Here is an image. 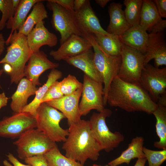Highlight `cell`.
Wrapping results in <instances>:
<instances>
[{
    "label": "cell",
    "instance_id": "obj_8",
    "mask_svg": "<svg viewBox=\"0 0 166 166\" xmlns=\"http://www.w3.org/2000/svg\"><path fill=\"white\" fill-rule=\"evenodd\" d=\"M121 56V62L117 77L125 81L140 85L139 81L144 66V55L124 44Z\"/></svg>",
    "mask_w": 166,
    "mask_h": 166
},
{
    "label": "cell",
    "instance_id": "obj_48",
    "mask_svg": "<svg viewBox=\"0 0 166 166\" xmlns=\"http://www.w3.org/2000/svg\"><path fill=\"white\" fill-rule=\"evenodd\" d=\"M13 7L16 10L20 3V0H12Z\"/></svg>",
    "mask_w": 166,
    "mask_h": 166
},
{
    "label": "cell",
    "instance_id": "obj_5",
    "mask_svg": "<svg viewBox=\"0 0 166 166\" xmlns=\"http://www.w3.org/2000/svg\"><path fill=\"white\" fill-rule=\"evenodd\" d=\"M82 37L91 43L93 52V61L95 67L103 81V101L107 104L106 97L111 84L117 76L121 62V56H111L104 53L97 44L91 34H86Z\"/></svg>",
    "mask_w": 166,
    "mask_h": 166
},
{
    "label": "cell",
    "instance_id": "obj_37",
    "mask_svg": "<svg viewBox=\"0 0 166 166\" xmlns=\"http://www.w3.org/2000/svg\"><path fill=\"white\" fill-rule=\"evenodd\" d=\"M6 156L9 161L6 160H4L3 161L4 166H31L22 164L11 153L9 152Z\"/></svg>",
    "mask_w": 166,
    "mask_h": 166
},
{
    "label": "cell",
    "instance_id": "obj_4",
    "mask_svg": "<svg viewBox=\"0 0 166 166\" xmlns=\"http://www.w3.org/2000/svg\"><path fill=\"white\" fill-rule=\"evenodd\" d=\"M38 129L54 142H65L68 134L60 122L66 118L61 112L45 102L41 103L37 108L35 116Z\"/></svg>",
    "mask_w": 166,
    "mask_h": 166
},
{
    "label": "cell",
    "instance_id": "obj_23",
    "mask_svg": "<svg viewBox=\"0 0 166 166\" xmlns=\"http://www.w3.org/2000/svg\"><path fill=\"white\" fill-rule=\"evenodd\" d=\"M144 139L141 136L133 138L128 144L127 148L115 159L109 162L110 166H118L124 163L128 164L135 158H145L143 149Z\"/></svg>",
    "mask_w": 166,
    "mask_h": 166
},
{
    "label": "cell",
    "instance_id": "obj_1",
    "mask_svg": "<svg viewBox=\"0 0 166 166\" xmlns=\"http://www.w3.org/2000/svg\"><path fill=\"white\" fill-rule=\"evenodd\" d=\"M106 101L110 106L128 112L141 111L152 114L157 106L140 85L125 81L117 76L111 84Z\"/></svg>",
    "mask_w": 166,
    "mask_h": 166
},
{
    "label": "cell",
    "instance_id": "obj_3",
    "mask_svg": "<svg viewBox=\"0 0 166 166\" xmlns=\"http://www.w3.org/2000/svg\"><path fill=\"white\" fill-rule=\"evenodd\" d=\"M6 44H10L7 48L5 57L0 61V64L10 65L12 71L10 75L11 84H18L24 77L26 64L32 52L28 46L26 36L15 30L9 36Z\"/></svg>",
    "mask_w": 166,
    "mask_h": 166
},
{
    "label": "cell",
    "instance_id": "obj_28",
    "mask_svg": "<svg viewBox=\"0 0 166 166\" xmlns=\"http://www.w3.org/2000/svg\"><path fill=\"white\" fill-rule=\"evenodd\" d=\"M162 18L160 16L153 1L143 0L139 25L148 32Z\"/></svg>",
    "mask_w": 166,
    "mask_h": 166
},
{
    "label": "cell",
    "instance_id": "obj_40",
    "mask_svg": "<svg viewBox=\"0 0 166 166\" xmlns=\"http://www.w3.org/2000/svg\"><path fill=\"white\" fill-rule=\"evenodd\" d=\"M63 7L71 11H74L73 9L74 0H50Z\"/></svg>",
    "mask_w": 166,
    "mask_h": 166
},
{
    "label": "cell",
    "instance_id": "obj_6",
    "mask_svg": "<svg viewBox=\"0 0 166 166\" xmlns=\"http://www.w3.org/2000/svg\"><path fill=\"white\" fill-rule=\"evenodd\" d=\"M112 112L105 108L101 112L94 113L89 121L91 134L101 147L107 152L117 147L124 140V135L119 132L110 131L106 122V119L110 117Z\"/></svg>",
    "mask_w": 166,
    "mask_h": 166
},
{
    "label": "cell",
    "instance_id": "obj_27",
    "mask_svg": "<svg viewBox=\"0 0 166 166\" xmlns=\"http://www.w3.org/2000/svg\"><path fill=\"white\" fill-rule=\"evenodd\" d=\"M42 0L33 6L30 14L27 17L18 32L27 36L38 22L48 18V13Z\"/></svg>",
    "mask_w": 166,
    "mask_h": 166
},
{
    "label": "cell",
    "instance_id": "obj_17",
    "mask_svg": "<svg viewBox=\"0 0 166 166\" xmlns=\"http://www.w3.org/2000/svg\"><path fill=\"white\" fill-rule=\"evenodd\" d=\"M145 56L144 65L152 59L155 66L166 65V42L163 32L157 34L148 33V39Z\"/></svg>",
    "mask_w": 166,
    "mask_h": 166
},
{
    "label": "cell",
    "instance_id": "obj_38",
    "mask_svg": "<svg viewBox=\"0 0 166 166\" xmlns=\"http://www.w3.org/2000/svg\"><path fill=\"white\" fill-rule=\"evenodd\" d=\"M154 2L157 11L162 18H166V0H154L153 1Z\"/></svg>",
    "mask_w": 166,
    "mask_h": 166
},
{
    "label": "cell",
    "instance_id": "obj_46",
    "mask_svg": "<svg viewBox=\"0 0 166 166\" xmlns=\"http://www.w3.org/2000/svg\"><path fill=\"white\" fill-rule=\"evenodd\" d=\"M146 161V158L138 159L134 166H145Z\"/></svg>",
    "mask_w": 166,
    "mask_h": 166
},
{
    "label": "cell",
    "instance_id": "obj_16",
    "mask_svg": "<svg viewBox=\"0 0 166 166\" xmlns=\"http://www.w3.org/2000/svg\"><path fill=\"white\" fill-rule=\"evenodd\" d=\"M92 48L90 42L81 36L73 35L56 50H52L49 55L55 60L60 61L83 54Z\"/></svg>",
    "mask_w": 166,
    "mask_h": 166
},
{
    "label": "cell",
    "instance_id": "obj_29",
    "mask_svg": "<svg viewBox=\"0 0 166 166\" xmlns=\"http://www.w3.org/2000/svg\"><path fill=\"white\" fill-rule=\"evenodd\" d=\"M157 104V108L152 114L156 119V131L159 140L155 142L153 145L157 148L166 149V107Z\"/></svg>",
    "mask_w": 166,
    "mask_h": 166
},
{
    "label": "cell",
    "instance_id": "obj_13",
    "mask_svg": "<svg viewBox=\"0 0 166 166\" xmlns=\"http://www.w3.org/2000/svg\"><path fill=\"white\" fill-rule=\"evenodd\" d=\"M82 89H79L72 94L45 103L62 113L67 119L69 126L81 119L79 105Z\"/></svg>",
    "mask_w": 166,
    "mask_h": 166
},
{
    "label": "cell",
    "instance_id": "obj_20",
    "mask_svg": "<svg viewBox=\"0 0 166 166\" xmlns=\"http://www.w3.org/2000/svg\"><path fill=\"white\" fill-rule=\"evenodd\" d=\"M120 37L124 45L145 54L148 33L139 25L131 26Z\"/></svg>",
    "mask_w": 166,
    "mask_h": 166
},
{
    "label": "cell",
    "instance_id": "obj_51",
    "mask_svg": "<svg viewBox=\"0 0 166 166\" xmlns=\"http://www.w3.org/2000/svg\"><path fill=\"white\" fill-rule=\"evenodd\" d=\"M0 13H1V12H0Z\"/></svg>",
    "mask_w": 166,
    "mask_h": 166
},
{
    "label": "cell",
    "instance_id": "obj_19",
    "mask_svg": "<svg viewBox=\"0 0 166 166\" xmlns=\"http://www.w3.org/2000/svg\"><path fill=\"white\" fill-rule=\"evenodd\" d=\"M38 89L26 78H23L20 81L16 91L11 97L10 108L14 113L22 112L28 105L29 97L35 95Z\"/></svg>",
    "mask_w": 166,
    "mask_h": 166
},
{
    "label": "cell",
    "instance_id": "obj_21",
    "mask_svg": "<svg viewBox=\"0 0 166 166\" xmlns=\"http://www.w3.org/2000/svg\"><path fill=\"white\" fill-rule=\"evenodd\" d=\"M122 5L113 2L109 6L110 21L106 31L109 34L120 36L131 27L126 19Z\"/></svg>",
    "mask_w": 166,
    "mask_h": 166
},
{
    "label": "cell",
    "instance_id": "obj_50",
    "mask_svg": "<svg viewBox=\"0 0 166 166\" xmlns=\"http://www.w3.org/2000/svg\"><path fill=\"white\" fill-rule=\"evenodd\" d=\"M93 166H110V165H106L105 166H102V165H97V164H94L93 165Z\"/></svg>",
    "mask_w": 166,
    "mask_h": 166
},
{
    "label": "cell",
    "instance_id": "obj_44",
    "mask_svg": "<svg viewBox=\"0 0 166 166\" xmlns=\"http://www.w3.org/2000/svg\"><path fill=\"white\" fill-rule=\"evenodd\" d=\"M156 103L166 107V93L162 95L159 97Z\"/></svg>",
    "mask_w": 166,
    "mask_h": 166
},
{
    "label": "cell",
    "instance_id": "obj_35",
    "mask_svg": "<svg viewBox=\"0 0 166 166\" xmlns=\"http://www.w3.org/2000/svg\"><path fill=\"white\" fill-rule=\"evenodd\" d=\"M64 95L61 92L59 82L56 81L49 88L41 100V103L59 98Z\"/></svg>",
    "mask_w": 166,
    "mask_h": 166
},
{
    "label": "cell",
    "instance_id": "obj_49",
    "mask_svg": "<svg viewBox=\"0 0 166 166\" xmlns=\"http://www.w3.org/2000/svg\"><path fill=\"white\" fill-rule=\"evenodd\" d=\"M4 72L3 69H0V77L2 75L3 73V72ZM0 88H1L2 87L0 84Z\"/></svg>",
    "mask_w": 166,
    "mask_h": 166
},
{
    "label": "cell",
    "instance_id": "obj_36",
    "mask_svg": "<svg viewBox=\"0 0 166 166\" xmlns=\"http://www.w3.org/2000/svg\"><path fill=\"white\" fill-rule=\"evenodd\" d=\"M25 163L31 166H48L44 155H40L26 159Z\"/></svg>",
    "mask_w": 166,
    "mask_h": 166
},
{
    "label": "cell",
    "instance_id": "obj_47",
    "mask_svg": "<svg viewBox=\"0 0 166 166\" xmlns=\"http://www.w3.org/2000/svg\"><path fill=\"white\" fill-rule=\"evenodd\" d=\"M110 1V0H96L95 2L100 7L104 8Z\"/></svg>",
    "mask_w": 166,
    "mask_h": 166
},
{
    "label": "cell",
    "instance_id": "obj_30",
    "mask_svg": "<svg viewBox=\"0 0 166 166\" xmlns=\"http://www.w3.org/2000/svg\"><path fill=\"white\" fill-rule=\"evenodd\" d=\"M44 155L48 166H84L79 162L63 155L57 144Z\"/></svg>",
    "mask_w": 166,
    "mask_h": 166
},
{
    "label": "cell",
    "instance_id": "obj_14",
    "mask_svg": "<svg viewBox=\"0 0 166 166\" xmlns=\"http://www.w3.org/2000/svg\"><path fill=\"white\" fill-rule=\"evenodd\" d=\"M24 70V75L35 86H39L40 76L45 71L57 68L59 64L49 60L47 55L42 51L32 53Z\"/></svg>",
    "mask_w": 166,
    "mask_h": 166
},
{
    "label": "cell",
    "instance_id": "obj_11",
    "mask_svg": "<svg viewBox=\"0 0 166 166\" xmlns=\"http://www.w3.org/2000/svg\"><path fill=\"white\" fill-rule=\"evenodd\" d=\"M139 83L156 103L159 97L166 93V67L157 68L148 63L144 65Z\"/></svg>",
    "mask_w": 166,
    "mask_h": 166
},
{
    "label": "cell",
    "instance_id": "obj_24",
    "mask_svg": "<svg viewBox=\"0 0 166 166\" xmlns=\"http://www.w3.org/2000/svg\"><path fill=\"white\" fill-rule=\"evenodd\" d=\"M98 46L105 54L111 56H120L124 44L120 36L110 34H91Z\"/></svg>",
    "mask_w": 166,
    "mask_h": 166
},
{
    "label": "cell",
    "instance_id": "obj_12",
    "mask_svg": "<svg viewBox=\"0 0 166 166\" xmlns=\"http://www.w3.org/2000/svg\"><path fill=\"white\" fill-rule=\"evenodd\" d=\"M35 117L25 112L15 113L0 121V137L18 138L27 131L36 128Z\"/></svg>",
    "mask_w": 166,
    "mask_h": 166
},
{
    "label": "cell",
    "instance_id": "obj_9",
    "mask_svg": "<svg viewBox=\"0 0 166 166\" xmlns=\"http://www.w3.org/2000/svg\"><path fill=\"white\" fill-rule=\"evenodd\" d=\"M82 84L81 98L79 105L81 116H86L93 109L98 112L102 111L105 108L103 83L84 74Z\"/></svg>",
    "mask_w": 166,
    "mask_h": 166
},
{
    "label": "cell",
    "instance_id": "obj_41",
    "mask_svg": "<svg viewBox=\"0 0 166 166\" xmlns=\"http://www.w3.org/2000/svg\"><path fill=\"white\" fill-rule=\"evenodd\" d=\"M86 0H75L73 2V9L74 11L79 10L83 6Z\"/></svg>",
    "mask_w": 166,
    "mask_h": 166
},
{
    "label": "cell",
    "instance_id": "obj_15",
    "mask_svg": "<svg viewBox=\"0 0 166 166\" xmlns=\"http://www.w3.org/2000/svg\"><path fill=\"white\" fill-rule=\"evenodd\" d=\"M74 17L81 36L84 34L89 33L110 34L101 27L89 0H86L81 8L74 11Z\"/></svg>",
    "mask_w": 166,
    "mask_h": 166
},
{
    "label": "cell",
    "instance_id": "obj_7",
    "mask_svg": "<svg viewBox=\"0 0 166 166\" xmlns=\"http://www.w3.org/2000/svg\"><path fill=\"white\" fill-rule=\"evenodd\" d=\"M19 158L22 160L44 155L56 145L55 142L37 128L29 129L13 142Z\"/></svg>",
    "mask_w": 166,
    "mask_h": 166
},
{
    "label": "cell",
    "instance_id": "obj_26",
    "mask_svg": "<svg viewBox=\"0 0 166 166\" xmlns=\"http://www.w3.org/2000/svg\"><path fill=\"white\" fill-rule=\"evenodd\" d=\"M41 0H21L15 11L13 17L8 21L6 26L8 29H11L9 36L14 31L18 30L25 22L31 9L37 2Z\"/></svg>",
    "mask_w": 166,
    "mask_h": 166
},
{
    "label": "cell",
    "instance_id": "obj_18",
    "mask_svg": "<svg viewBox=\"0 0 166 166\" xmlns=\"http://www.w3.org/2000/svg\"><path fill=\"white\" fill-rule=\"evenodd\" d=\"M26 37L28 46L32 52L39 51L44 45L54 46L58 42L56 35L45 27L43 21L37 24Z\"/></svg>",
    "mask_w": 166,
    "mask_h": 166
},
{
    "label": "cell",
    "instance_id": "obj_22",
    "mask_svg": "<svg viewBox=\"0 0 166 166\" xmlns=\"http://www.w3.org/2000/svg\"><path fill=\"white\" fill-rule=\"evenodd\" d=\"M64 60L69 65L80 69L84 74L92 79L103 83L102 79L94 64L92 49L83 54Z\"/></svg>",
    "mask_w": 166,
    "mask_h": 166
},
{
    "label": "cell",
    "instance_id": "obj_39",
    "mask_svg": "<svg viewBox=\"0 0 166 166\" xmlns=\"http://www.w3.org/2000/svg\"><path fill=\"white\" fill-rule=\"evenodd\" d=\"M166 27V20L161 19L149 31V34H155L162 32Z\"/></svg>",
    "mask_w": 166,
    "mask_h": 166
},
{
    "label": "cell",
    "instance_id": "obj_45",
    "mask_svg": "<svg viewBox=\"0 0 166 166\" xmlns=\"http://www.w3.org/2000/svg\"><path fill=\"white\" fill-rule=\"evenodd\" d=\"M3 69L4 72L9 75H10L12 71L11 66L7 63L4 64Z\"/></svg>",
    "mask_w": 166,
    "mask_h": 166
},
{
    "label": "cell",
    "instance_id": "obj_42",
    "mask_svg": "<svg viewBox=\"0 0 166 166\" xmlns=\"http://www.w3.org/2000/svg\"><path fill=\"white\" fill-rule=\"evenodd\" d=\"M8 99L5 93H0V109L2 108L7 105Z\"/></svg>",
    "mask_w": 166,
    "mask_h": 166
},
{
    "label": "cell",
    "instance_id": "obj_32",
    "mask_svg": "<svg viewBox=\"0 0 166 166\" xmlns=\"http://www.w3.org/2000/svg\"><path fill=\"white\" fill-rule=\"evenodd\" d=\"M59 83L61 91L64 95L72 94L83 87V84L71 74L68 75Z\"/></svg>",
    "mask_w": 166,
    "mask_h": 166
},
{
    "label": "cell",
    "instance_id": "obj_25",
    "mask_svg": "<svg viewBox=\"0 0 166 166\" xmlns=\"http://www.w3.org/2000/svg\"><path fill=\"white\" fill-rule=\"evenodd\" d=\"M62 76V73L60 71L56 69H52L48 76L46 83L38 88L34 99L23 108L22 112L29 113L35 117L37 109L41 103V100L48 89Z\"/></svg>",
    "mask_w": 166,
    "mask_h": 166
},
{
    "label": "cell",
    "instance_id": "obj_10",
    "mask_svg": "<svg viewBox=\"0 0 166 166\" xmlns=\"http://www.w3.org/2000/svg\"><path fill=\"white\" fill-rule=\"evenodd\" d=\"M47 1V7L52 12L53 26L60 35L61 44L73 35L81 36L75 21L74 11L66 9L50 0Z\"/></svg>",
    "mask_w": 166,
    "mask_h": 166
},
{
    "label": "cell",
    "instance_id": "obj_33",
    "mask_svg": "<svg viewBox=\"0 0 166 166\" xmlns=\"http://www.w3.org/2000/svg\"><path fill=\"white\" fill-rule=\"evenodd\" d=\"M143 150L148 166H160L166 160V149L156 151L143 147Z\"/></svg>",
    "mask_w": 166,
    "mask_h": 166
},
{
    "label": "cell",
    "instance_id": "obj_31",
    "mask_svg": "<svg viewBox=\"0 0 166 166\" xmlns=\"http://www.w3.org/2000/svg\"><path fill=\"white\" fill-rule=\"evenodd\" d=\"M142 0H124V15L128 22L133 26L139 25Z\"/></svg>",
    "mask_w": 166,
    "mask_h": 166
},
{
    "label": "cell",
    "instance_id": "obj_34",
    "mask_svg": "<svg viewBox=\"0 0 166 166\" xmlns=\"http://www.w3.org/2000/svg\"><path fill=\"white\" fill-rule=\"evenodd\" d=\"M15 11L12 0H0V11L2 13L0 20V31L6 26V22L13 17Z\"/></svg>",
    "mask_w": 166,
    "mask_h": 166
},
{
    "label": "cell",
    "instance_id": "obj_43",
    "mask_svg": "<svg viewBox=\"0 0 166 166\" xmlns=\"http://www.w3.org/2000/svg\"><path fill=\"white\" fill-rule=\"evenodd\" d=\"M6 44V41L2 34L0 33V56L3 53Z\"/></svg>",
    "mask_w": 166,
    "mask_h": 166
},
{
    "label": "cell",
    "instance_id": "obj_2",
    "mask_svg": "<svg viewBox=\"0 0 166 166\" xmlns=\"http://www.w3.org/2000/svg\"><path fill=\"white\" fill-rule=\"evenodd\" d=\"M69 126L68 135L62 146L65 156L83 165L88 159L97 160L102 150L92 135L89 121L81 119Z\"/></svg>",
    "mask_w": 166,
    "mask_h": 166
}]
</instances>
